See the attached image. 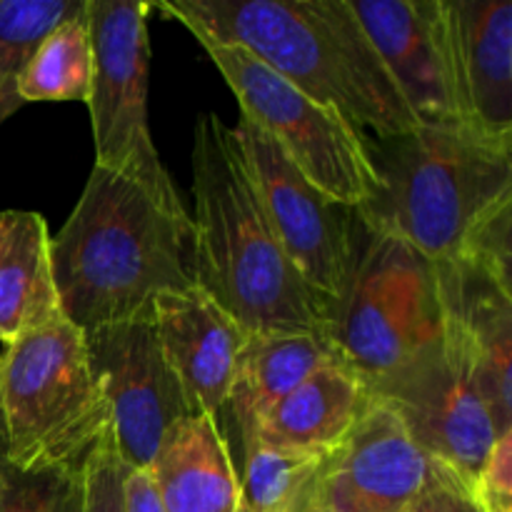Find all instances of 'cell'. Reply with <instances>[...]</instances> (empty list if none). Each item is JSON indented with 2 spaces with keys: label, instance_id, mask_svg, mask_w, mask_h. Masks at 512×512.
Wrapping results in <instances>:
<instances>
[{
  "label": "cell",
  "instance_id": "8",
  "mask_svg": "<svg viewBox=\"0 0 512 512\" xmlns=\"http://www.w3.org/2000/svg\"><path fill=\"white\" fill-rule=\"evenodd\" d=\"M198 43L238 98L240 115L260 125L315 188L350 208L373 198L380 178L363 130L308 98L248 50L213 40Z\"/></svg>",
  "mask_w": 512,
  "mask_h": 512
},
{
  "label": "cell",
  "instance_id": "24",
  "mask_svg": "<svg viewBox=\"0 0 512 512\" xmlns=\"http://www.w3.org/2000/svg\"><path fill=\"white\" fill-rule=\"evenodd\" d=\"M88 0H0V80L23 73L50 33Z\"/></svg>",
  "mask_w": 512,
  "mask_h": 512
},
{
  "label": "cell",
  "instance_id": "18",
  "mask_svg": "<svg viewBox=\"0 0 512 512\" xmlns=\"http://www.w3.org/2000/svg\"><path fill=\"white\" fill-rule=\"evenodd\" d=\"M368 395L348 365L328 360L270 410L253 443L333 453L358 423Z\"/></svg>",
  "mask_w": 512,
  "mask_h": 512
},
{
  "label": "cell",
  "instance_id": "21",
  "mask_svg": "<svg viewBox=\"0 0 512 512\" xmlns=\"http://www.w3.org/2000/svg\"><path fill=\"white\" fill-rule=\"evenodd\" d=\"M93 85V40L88 3L60 23L15 78L23 103H85Z\"/></svg>",
  "mask_w": 512,
  "mask_h": 512
},
{
  "label": "cell",
  "instance_id": "2",
  "mask_svg": "<svg viewBox=\"0 0 512 512\" xmlns=\"http://www.w3.org/2000/svg\"><path fill=\"white\" fill-rule=\"evenodd\" d=\"M150 8L183 23L195 40L248 50L375 138L420 125L350 0H165Z\"/></svg>",
  "mask_w": 512,
  "mask_h": 512
},
{
  "label": "cell",
  "instance_id": "4",
  "mask_svg": "<svg viewBox=\"0 0 512 512\" xmlns=\"http://www.w3.org/2000/svg\"><path fill=\"white\" fill-rule=\"evenodd\" d=\"M368 153L380 183L355 208L360 223L433 265L463 260L480 233L512 208V145L460 120L368 140Z\"/></svg>",
  "mask_w": 512,
  "mask_h": 512
},
{
  "label": "cell",
  "instance_id": "29",
  "mask_svg": "<svg viewBox=\"0 0 512 512\" xmlns=\"http://www.w3.org/2000/svg\"><path fill=\"white\" fill-rule=\"evenodd\" d=\"M20 105H23V100H20L13 80H0V125H3Z\"/></svg>",
  "mask_w": 512,
  "mask_h": 512
},
{
  "label": "cell",
  "instance_id": "7",
  "mask_svg": "<svg viewBox=\"0 0 512 512\" xmlns=\"http://www.w3.org/2000/svg\"><path fill=\"white\" fill-rule=\"evenodd\" d=\"M148 0H88L93 85L85 100L95 168L138 183L163 208L190 218L148 128Z\"/></svg>",
  "mask_w": 512,
  "mask_h": 512
},
{
  "label": "cell",
  "instance_id": "30",
  "mask_svg": "<svg viewBox=\"0 0 512 512\" xmlns=\"http://www.w3.org/2000/svg\"><path fill=\"white\" fill-rule=\"evenodd\" d=\"M325 475V473H323ZM293 512H335L330 508L328 498H325V490H323V480L318 483V488L313 490V493L305 498V503L300 505V508H295Z\"/></svg>",
  "mask_w": 512,
  "mask_h": 512
},
{
  "label": "cell",
  "instance_id": "15",
  "mask_svg": "<svg viewBox=\"0 0 512 512\" xmlns=\"http://www.w3.org/2000/svg\"><path fill=\"white\" fill-rule=\"evenodd\" d=\"M395 85L420 123L458 120L440 0H350Z\"/></svg>",
  "mask_w": 512,
  "mask_h": 512
},
{
  "label": "cell",
  "instance_id": "12",
  "mask_svg": "<svg viewBox=\"0 0 512 512\" xmlns=\"http://www.w3.org/2000/svg\"><path fill=\"white\" fill-rule=\"evenodd\" d=\"M455 483L465 480L428 453L403 415L373 393L348 438L330 453L323 475L335 512H400L430 490Z\"/></svg>",
  "mask_w": 512,
  "mask_h": 512
},
{
  "label": "cell",
  "instance_id": "20",
  "mask_svg": "<svg viewBox=\"0 0 512 512\" xmlns=\"http://www.w3.org/2000/svg\"><path fill=\"white\" fill-rule=\"evenodd\" d=\"M60 315L50 233L33 210H0V343Z\"/></svg>",
  "mask_w": 512,
  "mask_h": 512
},
{
  "label": "cell",
  "instance_id": "27",
  "mask_svg": "<svg viewBox=\"0 0 512 512\" xmlns=\"http://www.w3.org/2000/svg\"><path fill=\"white\" fill-rule=\"evenodd\" d=\"M400 512H483L475 503L473 488L465 483L445 485V488L430 490L423 498L410 503Z\"/></svg>",
  "mask_w": 512,
  "mask_h": 512
},
{
  "label": "cell",
  "instance_id": "10",
  "mask_svg": "<svg viewBox=\"0 0 512 512\" xmlns=\"http://www.w3.org/2000/svg\"><path fill=\"white\" fill-rule=\"evenodd\" d=\"M255 190L290 263L333 318L363 248L365 225L350 205L315 188L260 125H235Z\"/></svg>",
  "mask_w": 512,
  "mask_h": 512
},
{
  "label": "cell",
  "instance_id": "16",
  "mask_svg": "<svg viewBox=\"0 0 512 512\" xmlns=\"http://www.w3.org/2000/svg\"><path fill=\"white\" fill-rule=\"evenodd\" d=\"M165 512H240L243 488L215 415L175 425L150 465Z\"/></svg>",
  "mask_w": 512,
  "mask_h": 512
},
{
  "label": "cell",
  "instance_id": "9",
  "mask_svg": "<svg viewBox=\"0 0 512 512\" xmlns=\"http://www.w3.org/2000/svg\"><path fill=\"white\" fill-rule=\"evenodd\" d=\"M440 305L443 330L438 343L370 393L388 400L415 440L473 488L500 433L483 393L473 338L443 293Z\"/></svg>",
  "mask_w": 512,
  "mask_h": 512
},
{
  "label": "cell",
  "instance_id": "6",
  "mask_svg": "<svg viewBox=\"0 0 512 512\" xmlns=\"http://www.w3.org/2000/svg\"><path fill=\"white\" fill-rule=\"evenodd\" d=\"M440 330L435 265L400 240L365 230L353 278L330 318L335 360L373 390L428 353Z\"/></svg>",
  "mask_w": 512,
  "mask_h": 512
},
{
  "label": "cell",
  "instance_id": "23",
  "mask_svg": "<svg viewBox=\"0 0 512 512\" xmlns=\"http://www.w3.org/2000/svg\"><path fill=\"white\" fill-rule=\"evenodd\" d=\"M0 512H85V468H18L0 433Z\"/></svg>",
  "mask_w": 512,
  "mask_h": 512
},
{
  "label": "cell",
  "instance_id": "13",
  "mask_svg": "<svg viewBox=\"0 0 512 512\" xmlns=\"http://www.w3.org/2000/svg\"><path fill=\"white\" fill-rule=\"evenodd\" d=\"M460 123L512 145V0H440Z\"/></svg>",
  "mask_w": 512,
  "mask_h": 512
},
{
  "label": "cell",
  "instance_id": "1",
  "mask_svg": "<svg viewBox=\"0 0 512 512\" xmlns=\"http://www.w3.org/2000/svg\"><path fill=\"white\" fill-rule=\"evenodd\" d=\"M190 275L253 333H308L328 343L330 313L305 285L255 190L235 128L218 113L195 123Z\"/></svg>",
  "mask_w": 512,
  "mask_h": 512
},
{
  "label": "cell",
  "instance_id": "22",
  "mask_svg": "<svg viewBox=\"0 0 512 512\" xmlns=\"http://www.w3.org/2000/svg\"><path fill=\"white\" fill-rule=\"evenodd\" d=\"M330 453L253 443L243 450V508L248 512H293L323 480Z\"/></svg>",
  "mask_w": 512,
  "mask_h": 512
},
{
  "label": "cell",
  "instance_id": "19",
  "mask_svg": "<svg viewBox=\"0 0 512 512\" xmlns=\"http://www.w3.org/2000/svg\"><path fill=\"white\" fill-rule=\"evenodd\" d=\"M333 358L330 345L308 333L248 335L225 403L238 420L243 450L253 443L270 410Z\"/></svg>",
  "mask_w": 512,
  "mask_h": 512
},
{
  "label": "cell",
  "instance_id": "17",
  "mask_svg": "<svg viewBox=\"0 0 512 512\" xmlns=\"http://www.w3.org/2000/svg\"><path fill=\"white\" fill-rule=\"evenodd\" d=\"M443 298L473 338L498 433L512 430V283L470 263L435 265Z\"/></svg>",
  "mask_w": 512,
  "mask_h": 512
},
{
  "label": "cell",
  "instance_id": "3",
  "mask_svg": "<svg viewBox=\"0 0 512 512\" xmlns=\"http://www.w3.org/2000/svg\"><path fill=\"white\" fill-rule=\"evenodd\" d=\"M50 265L60 315L83 333L150 318L160 293L193 285L190 218L93 165L73 213L50 238Z\"/></svg>",
  "mask_w": 512,
  "mask_h": 512
},
{
  "label": "cell",
  "instance_id": "25",
  "mask_svg": "<svg viewBox=\"0 0 512 512\" xmlns=\"http://www.w3.org/2000/svg\"><path fill=\"white\" fill-rule=\"evenodd\" d=\"M125 473L128 465L118 455L113 430H108L85 463V512H125Z\"/></svg>",
  "mask_w": 512,
  "mask_h": 512
},
{
  "label": "cell",
  "instance_id": "14",
  "mask_svg": "<svg viewBox=\"0 0 512 512\" xmlns=\"http://www.w3.org/2000/svg\"><path fill=\"white\" fill-rule=\"evenodd\" d=\"M153 325L193 413L218 418L248 330L195 285L160 293L153 303Z\"/></svg>",
  "mask_w": 512,
  "mask_h": 512
},
{
  "label": "cell",
  "instance_id": "5",
  "mask_svg": "<svg viewBox=\"0 0 512 512\" xmlns=\"http://www.w3.org/2000/svg\"><path fill=\"white\" fill-rule=\"evenodd\" d=\"M110 430V408L83 330L63 315L5 343L0 433L18 468H85Z\"/></svg>",
  "mask_w": 512,
  "mask_h": 512
},
{
  "label": "cell",
  "instance_id": "28",
  "mask_svg": "<svg viewBox=\"0 0 512 512\" xmlns=\"http://www.w3.org/2000/svg\"><path fill=\"white\" fill-rule=\"evenodd\" d=\"M123 510L125 512H165L158 485L148 470H130L123 483Z\"/></svg>",
  "mask_w": 512,
  "mask_h": 512
},
{
  "label": "cell",
  "instance_id": "11",
  "mask_svg": "<svg viewBox=\"0 0 512 512\" xmlns=\"http://www.w3.org/2000/svg\"><path fill=\"white\" fill-rule=\"evenodd\" d=\"M83 338L108 400L118 455L130 470H148L165 435L195 418L160 348L153 315L85 330Z\"/></svg>",
  "mask_w": 512,
  "mask_h": 512
},
{
  "label": "cell",
  "instance_id": "31",
  "mask_svg": "<svg viewBox=\"0 0 512 512\" xmlns=\"http://www.w3.org/2000/svg\"><path fill=\"white\" fill-rule=\"evenodd\" d=\"M240 512H248V510H245V508H243V510H240Z\"/></svg>",
  "mask_w": 512,
  "mask_h": 512
},
{
  "label": "cell",
  "instance_id": "26",
  "mask_svg": "<svg viewBox=\"0 0 512 512\" xmlns=\"http://www.w3.org/2000/svg\"><path fill=\"white\" fill-rule=\"evenodd\" d=\"M483 512H512V430L500 435L473 483Z\"/></svg>",
  "mask_w": 512,
  "mask_h": 512
}]
</instances>
